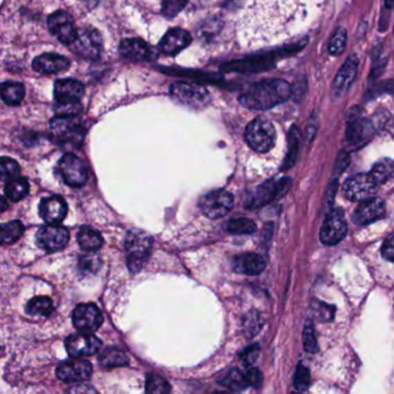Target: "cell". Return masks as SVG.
<instances>
[{
    "label": "cell",
    "mask_w": 394,
    "mask_h": 394,
    "mask_svg": "<svg viewBox=\"0 0 394 394\" xmlns=\"http://www.w3.org/2000/svg\"><path fill=\"white\" fill-rule=\"evenodd\" d=\"M292 96V86L283 79L262 81L242 95L241 105L252 110H267L286 102Z\"/></svg>",
    "instance_id": "1"
},
{
    "label": "cell",
    "mask_w": 394,
    "mask_h": 394,
    "mask_svg": "<svg viewBox=\"0 0 394 394\" xmlns=\"http://www.w3.org/2000/svg\"><path fill=\"white\" fill-rule=\"evenodd\" d=\"M153 247V240L145 231H129L125 238L126 259L127 266L132 273L140 272L150 258Z\"/></svg>",
    "instance_id": "2"
},
{
    "label": "cell",
    "mask_w": 394,
    "mask_h": 394,
    "mask_svg": "<svg viewBox=\"0 0 394 394\" xmlns=\"http://www.w3.org/2000/svg\"><path fill=\"white\" fill-rule=\"evenodd\" d=\"M276 133L272 123L265 118L252 120L245 131V140L252 150L266 153L276 143Z\"/></svg>",
    "instance_id": "3"
},
{
    "label": "cell",
    "mask_w": 394,
    "mask_h": 394,
    "mask_svg": "<svg viewBox=\"0 0 394 394\" xmlns=\"http://www.w3.org/2000/svg\"><path fill=\"white\" fill-rule=\"evenodd\" d=\"M174 101L192 109H203L210 105V91L202 84L191 82H176L170 87Z\"/></svg>",
    "instance_id": "4"
},
{
    "label": "cell",
    "mask_w": 394,
    "mask_h": 394,
    "mask_svg": "<svg viewBox=\"0 0 394 394\" xmlns=\"http://www.w3.org/2000/svg\"><path fill=\"white\" fill-rule=\"evenodd\" d=\"M57 170L63 181L72 188H81L87 181L88 172L86 165L82 160L74 154H65L58 162Z\"/></svg>",
    "instance_id": "5"
},
{
    "label": "cell",
    "mask_w": 394,
    "mask_h": 394,
    "mask_svg": "<svg viewBox=\"0 0 394 394\" xmlns=\"http://www.w3.org/2000/svg\"><path fill=\"white\" fill-rule=\"evenodd\" d=\"M234 205V198L226 190H217L204 195L200 199V210L210 219H220L231 212Z\"/></svg>",
    "instance_id": "6"
},
{
    "label": "cell",
    "mask_w": 394,
    "mask_h": 394,
    "mask_svg": "<svg viewBox=\"0 0 394 394\" xmlns=\"http://www.w3.org/2000/svg\"><path fill=\"white\" fill-rule=\"evenodd\" d=\"M53 136L62 143H80L84 129L75 116H58L51 122Z\"/></svg>",
    "instance_id": "7"
},
{
    "label": "cell",
    "mask_w": 394,
    "mask_h": 394,
    "mask_svg": "<svg viewBox=\"0 0 394 394\" xmlns=\"http://www.w3.org/2000/svg\"><path fill=\"white\" fill-rule=\"evenodd\" d=\"M376 179L371 174H359L349 178L343 185V193L352 202H364L373 198L377 190Z\"/></svg>",
    "instance_id": "8"
},
{
    "label": "cell",
    "mask_w": 394,
    "mask_h": 394,
    "mask_svg": "<svg viewBox=\"0 0 394 394\" xmlns=\"http://www.w3.org/2000/svg\"><path fill=\"white\" fill-rule=\"evenodd\" d=\"M102 342L91 332L72 334L65 340V347L71 357H84L94 355L101 348Z\"/></svg>",
    "instance_id": "9"
},
{
    "label": "cell",
    "mask_w": 394,
    "mask_h": 394,
    "mask_svg": "<svg viewBox=\"0 0 394 394\" xmlns=\"http://www.w3.org/2000/svg\"><path fill=\"white\" fill-rule=\"evenodd\" d=\"M56 373L57 377L65 383H79L91 378L93 366L87 359L73 357L66 362L60 363Z\"/></svg>",
    "instance_id": "10"
},
{
    "label": "cell",
    "mask_w": 394,
    "mask_h": 394,
    "mask_svg": "<svg viewBox=\"0 0 394 394\" xmlns=\"http://www.w3.org/2000/svg\"><path fill=\"white\" fill-rule=\"evenodd\" d=\"M70 241V233L66 228L48 226L43 227L36 234V242L39 248L46 252L63 250Z\"/></svg>",
    "instance_id": "11"
},
{
    "label": "cell",
    "mask_w": 394,
    "mask_h": 394,
    "mask_svg": "<svg viewBox=\"0 0 394 394\" xmlns=\"http://www.w3.org/2000/svg\"><path fill=\"white\" fill-rule=\"evenodd\" d=\"M72 321L79 331L94 332L103 324V316L95 304H79L72 314Z\"/></svg>",
    "instance_id": "12"
},
{
    "label": "cell",
    "mask_w": 394,
    "mask_h": 394,
    "mask_svg": "<svg viewBox=\"0 0 394 394\" xmlns=\"http://www.w3.org/2000/svg\"><path fill=\"white\" fill-rule=\"evenodd\" d=\"M347 234V224L341 210H335L328 214L321 231V240L325 245L338 244Z\"/></svg>",
    "instance_id": "13"
},
{
    "label": "cell",
    "mask_w": 394,
    "mask_h": 394,
    "mask_svg": "<svg viewBox=\"0 0 394 394\" xmlns=\"http://www.w3.org/2000/svg\"><path fill=\"white\" fill-rule=\"evenodd\" d=\"M73 50L87 60H98L102 53V39L96 29L86 28L78 33Z\"/></svg>",
    "instance_id": "14"
},
{
    "label": "cell",
    "mask_w": 394,
    "mask_h": 394,
    "mask_svg": "<svg viewBox=\"0 0 394 394\" xmlns=\"http://www.w3.org/2000/svg\"><path fill=\"white\" fill-rule=\"evenodd\" d=\"M48 25L50 32L63 44L71 46L77 39L79 32L74 26L73 20L65 12L57 11L50 15Z\"/></svg>",
    "instance_id": "15"
},
{
    "label": "cell",
    "mask_w": 394,
    "mask_h": 394,
    "mask_svg": "<svg viewBox=\"0 0 394 394\" xmlns=\"http://www.w3.org/2000/svg\"><path fill=\"white\" fill-rule=\"evenodd\" d=\"M359 70V58L352 55L340 67L333 84H332V95L334 98H340L347 93L352 82L355 80L356 74Z\"/></svg>",
    "instance_id": "16"
},
{
    "label": "cell",
    "mask_w": 394,
    "mask_h": 394,
    "mask_svg": "<svg viewBox=\"0 0 394 394\" xmlns=\"http://www.w3.org/2000/svg\"><path fill=\"white\" fill-rule=\"evenodd\" d=\"M347 139L352 146H363L368 143L373 134V126L369 120L361 118L359 112H349Z\"/></svg>",
    "instance_id": "17"
},
{
    "label": "cell",
    "mask_w": 394,
    "mask_h": 394,
    "mask_svg": "<svg viewBox=\"0 0 394 394\" xmlns=\"http://www.w3.org/2000/svg\"><path fill=\"white\" fill-rule=\"evenodd\" d=\"M53 93L57 105H79L84 96V84L74 79H60L55 82Z\"/></svg>",
    "instance_id": "18"
},
{
    "label": "cell",
    "mask_w": 394,
    "mask_h": 394,
    "mask_svg": "<svg viewBox=\"0 0 394 394\" xmlns=\"http://www.w3.org/2000/svg\"><path fill=\"white\" fill-rule=\"evenodd\" d=\"M192 42L190 33L181 28H172L168 30L159 44L161 53L168 56H174L186 49Z\"/></svg>",
    "instance_id": "19"
},
{
    "label": "cell",
    "mask_w": 394,
    "mask_h": 394,
    "mask_svg": "<svg viewBox=\"0 0 394 394\" xmlns=\"http://www.w3.org/2000/svg\"><path fill=\"white\" fill-rule=\"evenodd\" d=\"M39 217L49 224H60L67 214V204L60 195H53L39 204Z\"/></svg>",
    "instance_id": "20"
},
{
    "label": "cell",
    "mask_w": 394,
    "mask_h": 394,
    "mask_svg": "<svg viewBox=\"0 0 394 394\" xmlns=\"http://www.w3.org/2000/svg\"><path fill=\"white\" fill-rule=\"evenodd\" d=\"M385 214V203L379 198H370L361 202L354 213V222L357 224H368L378 220Z\"/></svg>",
    "instance_id": "21"
},
{
    "label": "cell",
    "mask_w": 394,
    "mask_h": 394,
    "mask_svg": "<svg viewBox=\"0 0 394 394\" xmlns=\"http://www.w3.org/2000/svg\"><path fill=\"white\" fill-rule=\"evenodd\" d=\"M70 67V60L66 57L56 53H44L33 62V69L42 74H57Z\"/></svg>",
    "instance_id": "22"
},
{
    "label": "cell",
    "mask_w": 394,
    "mask_h": 394,
    "mask_svg": "<svg viewBox=\"0 0 394 394\" xmlns=\"http://www.w3.org/2000/svg\"><path fill=\"white\" fill-rule=\"evenodd\" d=\"M235 271L247 276H258L265 269V260L262 256L256 253L240 256L233 262Z\"/></svg>",
    "instance_id": "23"
},
{
    "label": "cell",
    "mask_w": 394,
    "mask_h": 394,
    "mask_svg": "<svg viewBox=\"0 0 394 394\" xmlns=\"http://www.w3.org/2000/svg\"><path fill=\"white\" fill-rule=\"evenodd\" d=\"M289 179H281L279 183L269 181H266L265 184L260 185L258 190L256 191V195L251 200V207H262L269 202H272L280 192L283 191V186L289 184Z\"/></svg>",
    "instance_id": "24"
},
{
    "label": "cell",
    "mask_w": 394,
    "mask_h": 394,
    "mask_svg": "<svg viewBox=\"0 0 394 394\" xmlns=\"http://www.w3.org/2000/svg\"><path fill=\"white\" fill-rule=\"evenodd\" d=\"M119 51L123 56L136 62L148 60L150 57V46L145 41L140 39H124L120 43Z\"/></svg>",
    "instance_id": "25"
},
{
    "label": "cell",
    "mask_w": 394,
    "mask_h": 394,
    "mask_svg": "<svg viewBox=\"0 0 394 394\" xmlns=\"http://www.w3.org/2000/svg\"><path fill=\"white\" fill-rule=\"evenodd\" d=\"M77 241L84 251H98L103 245V238L98 231L91 227H81L78 231Z\"/></svg>",
    "instance_id": "26"
},
{
    "label": "cell",
    "mask_w": 394,
    "mask_h": 394,
    "mask_svg": "<svg viewBox=\"0 0 394 394\" xmlns=\"http://www.w3.org/2000/svg\"><path fill=\"white\" fill-rule=\"evenodd\" d=\"M98 363L105 368H118V366H127L129 359L122 349L108 347L105 350H102L98 356Z\"/></svg>",
    "instance_id": "27"
},
{
    "label": "cell",
    "mask_w": 394,
    "mask_h": 394,
    "mask_svg": "<svg viewBox=\"0 0 394 394\" xmlns=\"http://www.w3.org/2000/svg\"><path fill=\"white\" fill-rule=\"evenodd\" d=\"M26 89L24 84L15 81L4 82L1 86V100L8 105H18L25 98Z\"/></svg>",
    "instance_id": "28"
},
{
    "label": "cell",
    "mask_w": 394,
    "mask_h": 394,
    "mask_svg": "<svg viewBox=\"0 0 394 394\" xmlns=\"http://www.w3.org/2000/svg\"><path fill=\"white\" fill-rule=\"evenodd\" d=\"M5 195L12 202H19L28 195L29 183L26 178L15 177L6 181L4 188Z\"/></svg>",
    "instance_id": "29"
},
{
    "label": "cell",
    "mask_w": 394,
    "mask_h": 394,
    "mask_svg": "<svg viewBox=\"0 0 394 394\" xmlns=\"http://www.w3.org/2000/svg\"><path fill=\"white\" fill-rule=\"evenodd\" d=\"M26 311L30 316L48 317V316L53 314V301L48 296L34 297L33 300L29 301L27 307H26Z\"/></svg>",
    "instance_id": "30"
},
{
    "label": "cell",
    "mask_w": 394,
    "mask_h": 394,
    "mask_svg": "<svg viewBox=\"0 0 394 394\" xmlns=\"http://www.w3.org/2000/svg\"><path fill=\"white\" fill-rule=\"evenodd\" d=\"M301 143V133L297 129L296 126H293L290 129L289 134H288V152H287V156L283 162V169H288V168L293 167L295 164V161L297 159V154L300 150Z\"/></svg>",
    "instance_id": "31"
},
{
    "label": "cell",
    "mask_w": 394,
    "mask_h": 394,
    "mask_svg": "<svg viewBox=\"0 0 394 394\" xmlns=\"http://www.w3.org/2000/svg\"><path fill=\"white\" fill-rule=\"evenodd\" d=\"M25 227L20 221L15 220L1 224V244H12L21 238Z\"/></svg>",
    "instance_id": "32"
},
{
    "label": "cell",
    "mask_w": 394,
    "mask_h": 394,
    "mask_svg": "<svg viewBox=\"0 0 394 394\" xmlns=\"http://www.w3.org/2000/svg\"><path fill=\"white\" fill-rule=\"evenodd\" d=\"M222 386L231 391H243L249 386L245 373L238 369H233L220 380Z\"/></svg>",
    "instance_id": "33"
},
{
    "label": "cell",
    "mask_w": 394,
    "mask_h": 394,
    "mask_svg": "<svg viewBox=\"0 0 394 394\" xmlns=\"http://www.w3.org/2000/svg\"><path fill=\"white\" fill-rule=\"evenodd\" d=\"M224 228L228 233H231V234L248 235L255 233L257 226L250 219L238 217V219H231V220L228 221Z\"/></svg>",
    "instance_id": "34"
},
{
    "label": "cell",
    "mask_w": 394,
    "mask_h": 394,
    "mask_svg": "<svg viewBox=\"0 0 394 394\" xmlns=\"http://www.w3.org/2000/svg\"><path fill=\"white\" fill-rule=\"evenodd\" d=\"M371 174L376 179L377 183L388 181L390 178L394 177V161L390 159L379 161L378 163L375 164V167L371 170Z\"/></svg>",
    "instance_id": "35"
},
{
    "label": "cell",
    "mask_w": 394,
    "mask_h": 394,
    "mask_svg": "<svg viewBox=\"0 0 394 394\" xmlns=\"http://www.w3.org/2000/svg\"><path fill=\"white\" fill-rule=\"evenodd\" d=\"M170 391V385L168 383L167 379H164L163 377L160 376V375H154V373H150L147 376V393H169Z\"/></svg>",
    "instance_id": "36"
},
{
    "label": "cell",
    "mask_w": 394,
    "mask_h": 394,
    "mask_svg": "<svg viewBox=\"0 0 394 394\" xmlns=\"http://www.w3.org/2000/svg\"><path fill=\"white\" fill-rule=\"evenodd\" d=\"M346 43H347V32L343 27L335 30L328 43V51L332 55H341L345 51Z\"/></svg>",
    "instance_id": "37"
},
{
    "label": "cell",
    "mask_w": 394,
    "mask_h": 394,
    "mask_svg": "<svg viewBox=\"0 0 394 394\" xmlns=\"http://www.w3.org/2000/svg\"><path fill=\"white\" fill-rule=\"evenodd\" d=\"M262 325H264V321L257 311L249 312L245 316L244 321H243V328H244V332L248 337H253V335L257 334L260 331V328H262Z\"/></svg>",
    "instance_id": "38"
},
{
    "label": "cell",
    "mask_w": 394,
    "mask_h": 394,
    "mask_svg": "<svg viewBox=\"0 0 394 394\" xmlns=\"http://www.w3.org/2000/svg\"><path fill=\"white\" fill-rule=\"evenodd\" d=\"M192 0H163L162 13L168 19H172L179 15L188 6Z\"/></svg>",
    "instance_id": "39"
},
{
    "label": "cell",
    "mask_w": 394,
    "mask_h": 394,
    "mask_svg": "<svg viewBox=\"0 0 394 394\" xmlns=\"http://www.w3.org/2000/svg\"><path fill=\"white\" fill-rule=\"evenodd\" d=\"M20 172V167L18 162L11 157H1V179L4 181H10L12 178L18 177Z\"/></svg>",
    "instance_id": "40"
},
{
    "label": "cell",
    "mask_w": 394,
    "mask_h": 394,
    "mask_svg": "<svg viewBox=\"0 0 394 394\" xmlns=\"http://www.w3.org/2000/svg\"><path fill=\"white\" fill-rule=\"evenodd\" d=\"M310 371L303 363H300L295 373L294 386L297 391H307L310 387Z\"/></svg>",
    "instance_id": "41"
},
{
    "label": "cell",
    "mask_w": 394,
    "mask_h": 394,
    "mask_svg": "<svg viewBox=\"0 0 394 394\" xmlns=\"http://www.w3.org/2000/svg\"><path fill=\"white\" fill-rule=\"evenodd\" d=\"M304 348L309 352H316L318 350L317 340L314 337V324L311 321H307L303 332Z\"/></svg>",
    "instance_id": "42"
},
{
    "label": "cell",
    "mask_w": 394,
    "mask_h": 394,
    "mask_svg": "<svg viewBox=\"0 0 394 394\" xmlns=\"http://www.w3.org/2000/svg\"><path fill=\"white\" fill-rule=\"evenodd\" d=\"M98 267H100V260L98 257L89 255L80 259V269L82 272L94 273L98 271Z\"/></svg>",
    "instance_id": "43"
},
{
    "label": "cell",
    "mask_w": 394,
    "mask_h": 394,
    "mask_svg": "<svg viewBox=\"0 0 394 394\" xmlns=\"http://www.w3.org/2000/svg\"><path fill=\"white\" fill-rule=\"evenodd\" d=\"M259 352H260L259 345L250 346V347L245 349L244 352H242V361H243V363L247 364V366H251V364H253V363L257 361V359H258Z\"/></svg>",
    "instance_id": "44"
},
{
    "label": "cell",
    "mask_w": 394,
    "mask_h": 394,
    "mask_svg": "<svg viewBox=\"0 0 394 394\" xmlns=\"http://www.w3.org/2000/svg\"><path fill=\"white\" fill-rule=\"evenodd\" d=\"M382 253L386 260L394 262V234H391L384 242Z\"/></svg>",
    "instance_id": "45"
},
{
    "label": "cell",
    "mask_w": 394,
    "mask_h": 394,
    "mask_svg": "<svg viewBox=\"0 0 394 394\" xmlns=\"http://www.w3.org/2000/svg\"><path fill=\"white\" fill-rule=\"evenodd\" d=\"M245 376H247V379H248L249 386L257 387L258 388L262 385V375L257 368H251V369L248 370L247 373H245Z\"/></svg>",
    "instance_id": "46"
},
{
    "label": "cell",
    "mask_w": 394,
    "mask_h": 394,
    "mask_svg": "<svg viewBox=\"0 0 394 394\" xmlns=\"http://www.w3.org/2000/svg\"><path fill=\"white\" fill-rule=\"evenodd\" d=\"M349 162H350V156L348 153L341 152L339 154L338 159H337V163H335V170L339 172L345 170L346 168L348 167Z\"/></svg>",
    "instance_id": "47"
},
{
    "label": "cell",
    "mask_w": 394,
    "mask_h": 394,
    "mask_svg": "<svg viewBox=\"0 0 394 394\" xmlns=\"http://www.w3.org/2000/svg\"><path fill=\"white\" fill-rule=\"evenodd\" d=\"M377 93H378V94H383V93L394 94V79H390V80L382 82V84H379V87H378Z\"/></svg>",
    "instance_id": "48"
},
{
    "label": "cell",
    "mask_w": 394,
    "mask_h": 394,
    "mask_svg": "<svg viewBox=\"0 0 394 394\" xmlns=\"http://www.w3.org/2000/svg\"><path fill=\"white\" fill-rule=\"evenodd\" d=\"M394 0H385V5H386V8H391L393 6Z\"/></svg>",
    "instance_id": "49"
}]
</instances>
